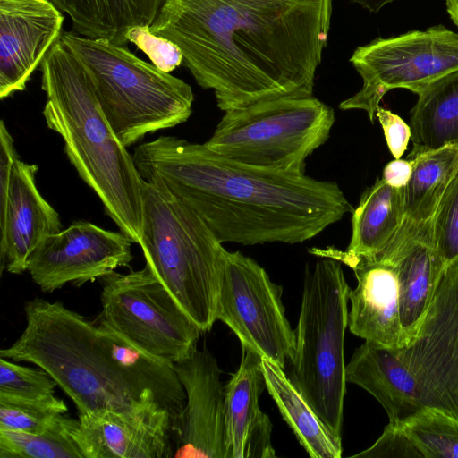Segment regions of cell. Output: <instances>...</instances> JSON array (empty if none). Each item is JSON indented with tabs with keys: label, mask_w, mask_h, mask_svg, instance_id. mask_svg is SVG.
<instances>
[{
	"label": "cell",
	"mask_w": 458,
	"mask_h": 458,
	"mask_svg": "<svg viewBox=\"0 0 458 458\" xmlns=\"http://www.w3.org/2000/svg\"><path fill=\"white\" fill-rule=\"evenodd\" d=\"M332 10L333 0H164L149 28L225 112L312 96Z\"/></svg>",
	"instance_id": "obj_1"
},
{
	"label": "cell",
	"mask_w": 458,
	"mask_h": 458,
	"mask_svg": "<svg viewBox=\"0 0 458 458\" xmlns=\"http://www.w3.org/2000/svg\"><path fill=\"white\" fill-rule=\"evenodd\" d=\"M132 156L144 181L190 207L222 243H301L353 210L334 182L236 162L174 136Z\"/></svg>",
	"instance_id": "obj_2"
},
{
	"label": "cell",
	"mask_w": 458,
	"mask_h": 458,
	"mask_svg": "<svg viewBox=\"0 0 458 458\" xmlns=\"http://www.w3.org/2000/svg\"><path fill=\"white\" fill-rule=\"evenodd\" d=\"M26 326L0 357L46 370L79 414L125 411L156 400L175 420L186 403L173 364L154 358L117 334L66 308L34 298L24 305Z\"/></svg>",
	"instance_id": "obj_3"
},
{
	"label": "cell",
	"mask_w": 458,
	"mask_h": 458,
	"mask_svg": "<svg viewBox=\"0 0 458 458\" xmlns=\"http://www.w3.org/2000/svg\"><path fill=\"white\" fill-rule=\"evenodd\" d=\"M39 67L47 127L62 137L67 157L106 214L139 244L144 179L106 117L84 65L58 38Z\"/></svg>",
	"instance_id": "obj_4"
},
{
	"label": "cell",
	"mask_w": 458,
	"mask_h": 458,
	"mask_svg": "<svg viewBox=\"0 0 458 458\" xmlns=\"http://www.w3.org/2000/svg\"><path fill=\"white\" fill-rule=\"evenodd\" d=\"M140 246L146 266L202 333L216 321L226 250L202 218L146 181Z\"/></svg>",
	"instance_id": "obj_5"
},
{
	"label": "cell",
	"mask_w": 458,
	"mask_h": 458,
	"mask_svg": "<svg viewBox=\"0 0 458 458\" xmlns=\"http://www.w3.org/2000/svg\"><path fill=\"white\" fill-rule=\"evenodd\" d=\"M59 38L84 65L106 117L125 147L190 118L194 95L182 79L139 58L126 46L72 30L62 31Z\"/></svg>",
	"instance_id": "obj_6"
},
{
	"label": "cell",
	"mask_w": 458,
	"mask_h": 458,
	"mask_svg": "<svg viewBox=\"0 0 458 458\" xmlns=\"http://www.w3.org/2000/svg\"><path fill=\"white\" fill-rule=\"evenodd\" d=\"M319 258L304 272L290 378L329 433L342 443L347 383L344 345L351 288L341 262Z\"/></svg>",
	"instance_id": "obj_7"
},
{
	"label": "cell",
	"mask_w": 458,
	"mask_h": 458,
	"mask_svg": "<svg viewBox=\"0 0 458 458\" xmlns=\"http://www.w3.org/2000/svg\"><path fill=\"white\" fill-rule=\"evenodd\" d=\"M334 123V109L313 96L267 99L225 111L204 145L236 162L305 174Z\"/></svg>",
	"instance_id": "obj_8"
},
{
	"label": "cell",
	"mask_w": 458,
	"mask_h": 458,
	"mask_svg": "<svg viewBox=\"0 0 458 458\" xmlns=\"http://www.w3.org/2000/svg\"><path fill=\"white\" fill-rule=\"evenodd\" d=\"M102 310L97 319L140 351L175 363L196 348L202 331L145 265L99 278Z\"/></svg>",
	"instance_id": "obj_9"
},
{
	"label": "cell",
	"mask_w": 458,
	"mask_h": 458,
	"mask_svg": "<svg viewBox=\"0 0 458 458\" xmlns=\"http://www.w3.org/2000/svg\"><path fill=\"white\" fill-rule=\"evenodd\" d=\"M350 62L362 79L361 89L342 101V110L366 111L374 123L383 97L391 89L413 93L458 70V34L443 25L377 38L357 47Z\"/></svg>",
	"instance_id": "obj_10"
},
{
	"label": "cell",
	"mask_w": 458,
	"mask_h": 458,
	"mask_svg": "<svg viewBox=\"0 0 458 458\" xmlns=\"http://www.w3.org/2000/svg\"><path fill=\"white\" fill-rule=\"evenodd\" d=\"M283 288L253 259L226 250L216 317L240 340L282 368L293 355L295 334L285 316Z\"/></svg>",
	"instance_id": "obj_11"
},
{
	"label": "cell",
	"mask_w": 458,
	"mask_h": 458,
	"mask_svg": "<svg viewBox=\"0 0 458 458\" xmlns=\"http://www.w3.org/2000/svg\"><path fill=\"white\" fill-rule=\"evenodd\" d=\"M397 352L421 411L458 418V259L444 271L416 336Z\"/></svg>",
	"instance_id": "obj_12"
},
{
	"label": "cell",
	"mask_w": 458,
	"mask_h": 458,
	"mask_svg": "<svg viewBox=\"0 0 458 458\" xmlns=\"http://www.w3.org/2000/svg\"><path fill=\"white\" fill-rule=\"evenodd\" d=\"M132 243L121 231L106 230L88 221H74L64 230L42 240L29 258L27 271L46 293L68 283L80 286L129 266L133 258Z\"/></svg>",
	"instance_id": "obj_13"
},
{
	"label": "cell",
	"mask_w": 458,
	"mask_h": 458,
	"mask_svg": "<svg viewBox=\"0 0 458 458\" xmlns=\"http://www.w3.org/2000/svg\"><path fill=\"white\" fill-rule=\"evenodd\" d=\"M175 418L156 400L125 411L79 414L73 437L84 458H170Z\"/></svg>",
	"instance_id": "obj_14"
},
{
	"label": "cell",
	"mask_w": 458,
	"mask_h": 458,
	"mask_svg": "<svg viewBox=\"0 0 458 458\" xmlns=\"http://www.w3.org/2000/svg\"><path fill=\"white\" fill-rule=\"evenodd\" d=\"M173 368L186 394L174 427V457L225 458V386L216 359L196 348Z\"/></svg>",
	"instance_id": "obj_15"
},
{
	"label": "cell",
	"mask_w": 458,
	"mask_h": 458,
	"mask_svg": "<svg viewBox=\"0 0 458 458\" xmlns=\"http://www.w3.org/2000/svg\"><path fill=\"white\" fill-rule=\"evenodd\" d=\"M64 17L49 0H0V98L25 89L62 33Z\"/></svg>",
	"instance_id": "obj_16"
},
{
	"label": "cell",
	"mask_w": 458,
	"mask_h": 458,
	"mask_svg": "<svg viewBox=\"0 0 458 458\" xmlns=\"http://www.w3.org/2000/svg\"><path fill=\"white\" fill-rule=\"evenodd\" d=\"M310 252L335 259L353 270L357 286L350 290L348 313V327L353 335L391 349L407 344L401 324L397 277L391 262L350 256L335 247L312 248Z\"/></svg>",
	"instance_id": "obj_17"
},
{
	"label": "cell",
	"mask_w": 458,
	"mask_h": 458,
	"mask_svg": "<svg viewBox=\"0 0 458 458\" xmlns=\"http://www.w3.org/2000/svg\"><path fill=\"white\" fill-rule=\"evenodd\" d=\"M37 172V165L18 158L5 202L0 206L1 268L11 274L27 271L36 247L47 236L63 230L59 214L38 190Z\"/></svg>",
	"instance_id": "obj_18"
},
{
	"label": "cell",
	"mask_w": 458,
	"mask_h": 458,
	"mask_svg": "<svg viewBox=\"0 0 458 458\" xmlns=\"http://www.w3.org/2000/svg\"><path fill=\"white\" fill-rule=\"evenodd\" d=\"M241 346L239 368L225 386V458H272V423L259 403L267 389L262 356Z\"/></svg>",
	"instance_id": "obj_19"
},
{
	"label": "cell",
	"mask_w": 458,
	"mask_h": 458,
	"mask_svg": "<svg viewBox=\"0 0 458 458\" xmlns=\"http://www.w3.org/2000/svg\"><path fill=\"white\" fill-rule=\"evenodd\" d=\"M373 259L394 267L401 324L408 344L416 336L444 273L434 249L432 222L406 234H395Z\"/></svg>",
	"instance_id": "obj_20"
},
{
	"label": "cell",
	"mask_w": 458,
	"mask_h": 458,
	"mask_svg": "<svg viewBox=\"0 0 458 458\" xmlns=\"http://www.w3.org/2000/svg\"><path fill=\"white\" fill-rule=\"evenodd\" d=\"M414 160L403 189V220L397 233H407L433 221L446 188L458 172V145L411 151Z\"/></svg>",
	"instance_id": "obj_21"
},
{
	"label": "cell",
	"mask_w": 458,
	"mask_h": 458,
	"mask_svg": "<svg viewBox=\"0 0 458 458\" xmlns=\"http://www.w3.org/2000/svg\"><path fill=\"white\" fill-rule=\"evenodd\" d=\"M72 21L81 36L103 38L126 46L127 30L136 25L150 26L164 0H49Z\"/></svg>",
	"instance_id": "obj_22"
},
{
	"label": "cell",
	"mask_w": 458,
	"mask_h": 458,
	"mask_svg": "<svg viewBox=\"0 0 458 458\" xmlns=\"http://www.w3.org/2000/svg\"><path fill=\"white\" fill-rule=\"evenodd\" d=\"M403 189L377 178L363 191L352 210V237L344 253L373 259L386 248L403 220Z\"/></svg>",
	"instance_id": "obj_23"
},
{
	"label": "cell",
	"mask_w": 458,
	"mask_h": 458,
	"mask_svg": "<svg viewBox=\"0 0 458 458\" xmlns=\"http://www.w3.org/2000/svg\"><path fill=\"white\" fill-rule=\"evenodd\" d=\"M262 369L267 390L308 454L311 458H340L342 443L329 433L284 368L262 358Z\"/></svg>",
	"instance_id": "obj_24"
},
{
	"label": "cell",
	"mask_w": 458,
	"mask_h": 458,
	"mask_svg": "<svg viewBox=\"0 0 458 458\" xmlns=\"http://www.w3.org/2000/svg\"><path fill=\"white\" fill-rule=\"evenodd\" d=\"M411 110V151L458 145V70L451 72L417 93Z\"/></svg>",
	"instance_id": "obj_25"
},
{
	"label": "cell",
	"mask_w": 458,
	"mask_h": 458,
	"mask_svg": "<svg viewBox=\"0 0 458 458\" xmlns=\"http://www.w3.org/2000/svg\"><path fill=\"white\" fill-rule=\"evenodd\" d=\"M78 425L64 414L40 434L0 429V458H84L73 437Z\"/></svg>",
	"instance_id": "obj_26"
},
{
	"label": "cell",
	"mask_w": 458,
	"mask_h": 458,
	"mask_svg": "<svg viewBox=\"0 0 458 458\" xmlns=\"http://www.w3.org/2000/svg\"><path fill=\"white\" fill-rule=\"evenodd\" d=\"M403 426L423 458H458V418L427 408Z\"/></svg>",
	"instance_id": "obj_27"
},
{
	"label": "cell",
	"mask_w": 458,
	"mask_h": 458,
	"mask_svg": "<svg viewBox=\"0 0 458 458\" xmlns=\"http://www.w3.org/2000/svg\"><path fill=\"white\" fill-rule=\"evenodd\" d=\"M67 411L64 400L55 395L43 400L0 395V429L40 434L55 426Z\"/></svg>",
	"instance_id": "obj_28"
},
{
	"label": "cell",
	"mask_w": 458,
	"mask_h": 458,
	"mask_svg": "<svg viewBox=\"0 0 458 458\" xmlns=\"http://www.w3.org/2000/svg\"><path fill=\"white\" fill-rule=\"evenodd\" d=\"M432 225L436 256L445 271L458 259V172L440 199Z\"/></svg>",
	"instance_id": "obj_29"
},
{
	"label": "cell",
	"mask_w": 458,
	"mask_h": 458,
	"mask_svg": "<svg viewBox=\"0 0 458 458\" xmlns=\"http://www.w3.org/2000/svg\"><path fill=\"white\" fill-rule=\"evenodd\" d=\"M56 386L42 368L18 365L0 357V395L43 400L55 396Z\"/></svg>",
	"instance_id": "obj_30"
},
{
	"label": "cell",
	"mask_w": 458,
	"mask_h": 458,
	"mask_svg": "<svg viewBox=\"0 0 458 458\" xmlns=\"http://www.w3.org/2000/svg\"><path fill=\"white\" fill-rule=\"evenodd\" d=\"M149 27L133 26L127 30L125 38L144 52L156 67L170 72L182 64V53L173 41L152 33Z\"/></svg>",
	"instance_id": "obj_31"
},
{
	"label": "cell",
	"mask_w": 458,
	"mask_h": 458,
	"mask_svg": "<svg viewBox=\"0 0 458 458\" xmlns=\"http://www.w3.org/2000/svg\"><path fill=\"white\" fill-rule=\"evenodd\" d=\"M352 457L423 458V454L403 425H394L389 422L385 427L382 435L370 447L352 455Z\"/></svg>",
	"instance_id": "obj_32"
},
{
	"label": "cell",
	"mask_w": 458,
	"mask_h": 458,
	"mask_svg": "<svg viewBox=\"0 0 458 458\" xmlns=\"http://www.w3.org/2000/svg\"><path fill=\"white\" fill-rule=\"evenodd\" d=\"M376 117L380 123L387 147L394 158H401L411 139V130L399 115L378 106Z\"/></svg>",
	"instance_id": "obj_33"
},
{
	"label": "cell",
	"mask_w": 458,
	"mask_h": 458,
	"mask_svg": "<svg viewBox=\"0 0 458 458\" xmlns=\"http://www.w3.org/2000/svg\"><path fill=\"white\" fill-rule=\"evenodd\" d=\"M414 167L411 158H394L385 166L382 179L394 188H404L411 179Z\"/></svg>",
	"instance_id": "obj_34"
},
{
	"label": "cell",
	"mask_w": 458,
	"mask_h": 458,
	"mask_svg": "<svg viewBox=\"0 0 458 458\" xmlns=\"http://www.w3.org/2000/svg\"><path fill=\"white\" fill-rule=\"evenodd\" d=\"M395 0H351L352 3L359 4L370 13L379 12L385 5Z\"/></svg>",
	"instance_id": "obj_35"
},
{
	"label": "cell",
	"mask_w": 458,
	"mask_h": 458,
	"mask_svg": "<svg viewBox=\"0 0 458 458\" xmlns=\"http://www.w3.org/2000/svg\"><path fill=\"white\" fill-rule=\"evenodd\" d=\"M447 13L458 28V0H445Z\"/></svg>",
	"instance_id": "obj_36"
}]
</instances>
